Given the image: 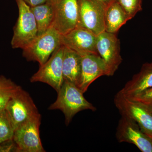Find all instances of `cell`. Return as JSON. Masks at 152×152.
I'll list each match as a JSON object with an SVG mask.
<instances>
[{
	"mask_svg": "<svg viewBox=\"0 0 152 152\" xmlns=\"http://www.w3.org/2000/svg\"><path fill=\"white\" fill-rule=\"evenodd\" d=\"M97 35L89 30L77 27L61 36V44L75 51L81 56L98 54L96 49Z\"/></svg>",
	"mask_w": 152,
	"mask_h": 152,
	"instance_id": "12",
	"label": "cell"
},
{
	"mask_svg": "<svg viewBox=\"0 0 152 152\" xmlns=\"http://www.w3.org/2000/svg\"><path fill=\"white\" fill-rule=\"evenodd\" d=\"M64 47L62 65L64 81L70 82L77 86L81 74V56L75 51Z\"/></svg>",
	"mask_w": 152,
	"mask_h": 152,
	"instance_id": "15",
	"label": "cell"
},
{
	"mask_svg": "<svg viewBox=\"0 0 152 152\" xmlns=\"http://www.w3.org/2000/svg\"><path fill=\"white\" fill-rule=\"evenodd\" d=\"M31 9L37 23L38 36L40 35L52 26L54 16L53 4L49 1Z\"/></svg>",
	"mask_w": 152,
	"mask_h": 152,
	"instance_id": "17",
	"label": "cell"
},
{
	"mask_svg": "<svg viewBox=\"0 0 152 152\" xmlns=\"http://www.w3.org/2000/svg\"><path fill=\"white\" fill-rule=\"evenodd\" d=\"M96 1L103 4L106 6L108 4H110V3L113 1H114V0H96Z\"/></svg>",
	"mask_w": 152,
	"mask_h": 152,
	"instance_id": "23",
	"label": "cell"
},
{
	"mask_svg": "<svg viewBox=\"0 0 152 152\" xmlns=\"http://www.w3.org/2000/svg\"><path fill=\"white\" fill-rule=\"evenodd\" d=\"M5 110L15 129L39 113L29 94L19 86L6 106Z\"/></svg>",
	"mask_w": 152,
	"mask_h": 152,
	"instance_id": "6",
	"label": "cell"
},
{
	"mask_svg": "<svg viewBox=\"0 0 152 152\" xmlns=\"http://www.w3.org/2000/svg\"><path fill=\"white\" fill-rule=\"evenodd\" d=\"M18 87L10 79L0 76V112L4 110L9 100Z\"/></svg>",
	"mask_w": 152,
	"mask_h": 152,
	"instance_id": "18",
	"label": "cell"
},
{
	"mask_svg": "<svg viewBox=\"0 0 152 152\" xmlns=\"http://www.w3.org/2000/svg\"><path fill=\"white\" fill-rule=\"evenodd\" d=\"M52 26L64 35L78 26L80 0H56Z\"/></svg>",
	"mask_w": 152,
	"mask_h": 152,
	"instance_id": "8",
	"label": "cell"
},
{
	"mask_svg": "<svg viewBox=\"0 0 152 152\" xmlns=\"http://www.w3.org/2000/svg\"><path fill=\"white\" fill-rule=\"evenodd\" d=\"M16 1L19 16L14 28L11 44L13 48L23 50L37 37L38 29L31 7L23 0Z\"/></svg>",
	"mask_w": 152,
	"mask_h": 152,
	"instance_id": "3",
	"label": "cell"
},
{
	"mask_svg": "<svg viewBox=\"0 0 152 152\" xmlns=\"http://www.w3.org/2000/svg\"><path fill=\"white\" fill-rule=\"evenodd\" d=\"M41 122V115L39 113L15 129L12 141L18 151L45 152L40 137Z\"/></svg>",
	"mask_w": 152,
	"mask_h": 152,
	"instance_id": "5",
	"label": "cell"
},
{
	"mask_svg": "<svg viewBox=\"0 0 152 152\" xmlns=\"http://www.w3.org/2000/svg\"><path fill=\"white\" fill-rule=\"evenodd\" d=\"M132 19L142 10L143 0H116Z\"/></svg>",
	"mask_w": 152,
	"mask_h": 152,
	"instance_id": "20",
	"label": "cell"
},
{
	"mask_svg": "<svg viewBox=\"0 0 152 152\" xmlns=\"http://www.w3.org/2000/svg\"><path fill=\"white\" fill-rule=\"evenodd\" d=\"M64 46L61 45L55 50L49 59L40 66L37 72L30 78L31 83L41 82L52 87L58 92L63 83V57Z\"/></svg>",
	"mask_w": 152,
	"mask_h": 152,
	"instance_id": "7",
	"label": "cell"
},
{
	"mask_svg": "<svg viewBox=\"0 0 152 152\" xmlns=\"http://www.w3.org/2000/svg\"><path fill=\"white\" fill-rule=\"evenodd\" d=\"M14 129L6 111L0 112V144L12 141Z\"/></svg>",
	"mask_w": 152,
	"mask_h": 152,
	"instance_id": "19",
	"label": "cell"
},
{
	"mask_svg": "<svg viewBox=\"0 0 152 152\" xmlns=\"http://www.w3.org/2000/svg\"><path fill=\"white\" fill-rule=\"evenodd\" d=\"M152 88V62L142 66L139 73L133 76L119 92L125 96L134 98Z\"/></svg>",
	"mask_w": 152,
	"mask_h": 152,
	"instance_id": "14",
	"label": "cell"
},
{
	"mask_svg": "<svg viewBox=\"0 0 152 152\" xmlns=\"http://www.w3.org/2000/svg\"><path fill=\"white\" fill-rule=\"evenodd\" d=\"M116 137L119 142L134 144L142 152H152V139L129 118L121 115L118 123Z\"/></svg>",
	"mask_w": 152,
	"mask_h": 152,
	"instance_id": "10",
	"label": "cell"
},
{
	"mask_svg": "<svg viewBox=\"0 0 152 152\" xmlns=\"http://www.w3.org/2000/svg\"><path fill=\"white\" fill-rule=\"evenodd\" d=\"M23 1L31 7H36L50 1V0H23Z\"/></svg>",
	"mask_w": 152,
	"mask_h": 152,
	"instance_id": "22",
	"label": "cell"
},
{
	"mask_svg": "<svg viewBox=\"0 0 152 152\" xmlns=\"http://www.w3.org/2000/svg\"><path fill=\"white\" fill-rule=\"evenodd\" d=\"M56 101L49 107V110H60L65 117L68 125L73 118L80 112L85 110L95 111L96 109L84 96V93L72 83L64 81L59 91L57 92Z\"/></svg>",
	"mask_w": 152,
	"mask_h": 152,
	"instance_id": "1",
	"label": "cell"
},
{
	"mask_svg": "<svg viewBox=\"0 0 152 152\" xmlns=\"http://www.w3.org/2000/svg\"><path fill=\"white\" fill-rule=\"evenodd\" d=\"M50 1L51 2L53 3V4L54 3V2L56 0H50Z\"/></svg>",
	"mask_w": 152,
	"mask_h": 152,
	"instance_id": "25",
	"label": "cell"
},
{
	"mask_svg": "<svg viewBox=\"0 0 152 152\" xmlns=\"http://www.w3.org/2000/svg\"><path fill=\"white\" fill-rule=\"evenodd\" d=\"M131 19L116 0L106 6L104 15L105 31L116 34L122 26Z\"/></svg>",
	"mask_w": 152,
	"mask_h": 152,
	"instance_id": "16",
	"label": "cell"
},
{
	"mask_svg": "<svg viewBox=\"0 0 152 152\" xmlns=\"http://www.w3.org/2000/svg\"><path fill=\"white\" fill-rule=\"evenodd\" d=\"M114 103L121 115L135 122L141 130L152 139V113L146 104L128 98L118 92Z\"/></svg>",
	"mask_w": 152,
	"mask_h": 152,
	"instance_id": "2",
	"label": "cell"
},
{
	"mask_svg": "<svg viewBox=\"0 0 152 152\" xmlns=\"http://www.w3.org/2000/svg\"><path fill=\"white\" fill-rule=\"evenodd\" d=\"M105 7L96 0H80L77 27L89 30L97 36L105 31L104 21Z\"/></svg>",
	"mask_w": 152,
	"mask_h": 152,
	"instance_id": "9",
	"label": "cell"
},
{
	"mask_svg": "<svg viewBox=\"0 0 152 152\" xmlns=\"http://www.w3.org/2000/svg\"><path fill=\"white\" fill-rule=\"evenodd\" d=\"M81 57V74L77 87L84 94L93 82L102 76H109V72L105 64L99 55H86Z\"/></svg>",
	"mask_w": 152,
	"mask_h": 152,
	"instance_id": "13",
	"label": "cell"
},
{
	"mask_svg": "<svg viewBox=\"0 0 152 152\" xmlns=\"http://www.w3.org/2000/svg\"><path fill=\"white\" fill-rule=\"evenodd\" d=\"M120 48L116 34L104 31L97 36V51L107 68L109 76L113 75L122 62Z\"/></svg>",
	"mask_w": 152,
	"mask_h": 152,
	"instance_id": "11",
	"label": "cell"
},
{
	"mask_svg": "<svg viewBox=\"0 0 152 152\" xmlns=\"http://www.w3.org/2000/svg\"><path fill=\"white\" fill-rule=\"evenodd\" d=\"M61 34L51 26L46 31L37 36L23 49V56L28 61H37L39 66L42 65L61 45Z\"/></svg>",
	"mask_w": 152,
	"mask_h": 152,
	"instance_id": "4",
	"label": "cell"
},
{
	"mask_svg": "<svg viewBox=\"0 0 152 152\" xmlns=\"http://www.w3.org/2000/svg\"><path fill=\"white\" fill-rule=\"evenodd\" d=\"M144 104H152V88L144 92L140 95L134 98H131Z\"/></svg>",
	"mask_w": 152,
	"mask_h": 152,
	"instance_id": "21",
	"label": "cell"
},
{
	"mask_svg": "<svg viewBox=\"0 0 152 152\" xmlns=\"http://www.w3.org/2000/svg\"><path fill=\"white\" fill-rule=\"evenodd\" d=\"M147 105L149 107V108L150 110H151V111L152 113V104H148Z\"/></svg>",
	"mask_w": 152,
	"mask_h": 152,
	"instance_id": "24",
	"label": "cell"
}]
</instances>
